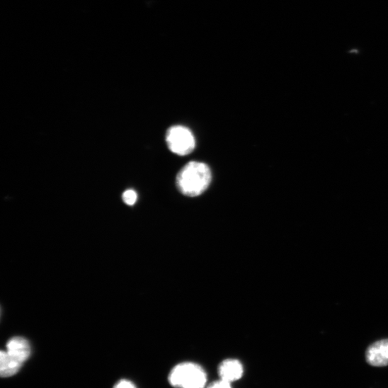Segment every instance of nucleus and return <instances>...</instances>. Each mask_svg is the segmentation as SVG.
Instances as JSON below:
<instances>
[{"instance_id":"f257e3e1","label":"nucleus","mask_w":388,"mask_h":388,"mask_svg":"<svg viewBox=\"0 0 388 388\" xmlns=\"http://www.w3.org/2000/svg\"><path fill=\"white\" fill-rule=\"evenodd\" d=\"M212 181L210 167L201 162L187 164L178 173L176 184L178 190L188 197H198L209 187Z\"/></svg>"},{"instance_id":"f03ea898","label":"nucleus","mask_w":388,"mask_h":388,"mask_svg":"<svg viewBox=\"0 0 388 388\" xmlns=\"http://www.w3.org/2000/svg\"><path fill=\"white\" fill-rule=\"evenodd\" d=\"M169 380L176 388H205L207 377L200 365L193 363H183L172 369Z\"/></svg>"},{"instance_id":"7ed1b4c3","label":"nucleus","mask_w":388,"mask_h":388,"mask_svg":"<svg viewBox=\"0 0 388 388\" xmlns=\"http://www.w3.org/2000/svg\"><path fill=\"white\" fill-rule=\"evenodd\" d=\"M166 142L171 152L178 156L190 154L196 147V140L191 131L183 126L176 125L169 129Z\"/></svg>"},{"instance_id":"20e7f679","label":"nucleus","mask_w":388,"mask_h":388,"mask_svg":"<svg viewBox=\"0 0 388 388\" xmlns=\"http://www.w3.org/2000/svg\"><path fill=\"white\" fill-rule=\"evenodd\" d=\"M367 363L373 367L388 365V339H382L371 345L366 351Z\"/></svg>"},{"instance_id":"39448f33","label":"nucleus","mask_w":388,"mask_h":388,"mask_svg":"<svg viewBox=\"0 0 388 388\" xmlns=\"http://www.w3.org/2000/svg\"><path fill=\"white\" fill-rule=\"evenodd\" d=\"M6 352L23 364L30 358L31 349L25 338L14 337L8 343Z\"/></svg>"},{"instance_id":"423d86ee","label":"nucleus","mask_w":388,"mask_h":388,"mask_svg":"<svg viewBox=\"0 0 388 388\" xmlns=\"http://www.w3.org/2000/svg\"><path fill=\"white\" fill-rule=\"evenodd\" d=\"M244 366L235 359L223 361L219 367L220 379L230 383L239 380L244 375Z\"/></svg>"},{"instance_id":"0eeeda50","label":"nucleus","mask_w":388,"mask_h":388,"mask_svg":"<svg viewBox=\"0 0 388 388\" xmlns=\"http://www.w3.org/2000/svg\"><path fill=\"white\" fill-rule=\"evenodd\" d=\"M23 365L7 352L1 351L0 353V374L3 377L13 376L18 372Z\"/></svg>"},{"instance_id":"6e6552de","label":"nucleus","mask_w":388,"mask_h":388,"mask_svg":"<svg viewBox=\"0 0 388 388\" xmlns=\"http://www.w3.org/2000/svg\"><path fill=\"white\" fill-rule=\"evenodd\" d=\"M122 200L126 205L132 206L137 202V194L134 190H127L124 192Z\"/></svg>"},{"instance_id":"1a4fd4ad","label":"nucleus","mask_w":388,"mask_h":388,"mask_svg":"<svg viewBox=\"0 0 388 388\" xmlns=\"http://www.w3.org/2000/svg\"><path fill=\"white\" fill-rule=\"evenodd\" d=\"M207 388H232L231 383L220 379L212 383Z\"/></svg>"},{"instance_id":"9d476101","label":"nucleus","mask_w":388,"mask_h":388,"mask_svg":"<svg viewBox=\"0 0 388 388\" xmlns=\"http://www.w3.org/2000/svg\"><path fill=\"white\" fill-rule=\"evenodd\" d=\"M114 388H136V387L132 382L122 380L115 385Z\"/></svg>"}]
</instances>
